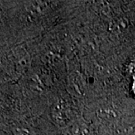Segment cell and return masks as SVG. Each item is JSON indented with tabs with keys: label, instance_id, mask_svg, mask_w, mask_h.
Here are the masks:
<instances>
[{
	"label": "cell",
	"instance_id": "1",
	"mask_svg": "<svg viewBox=\"0 0 135 135\" xmlns=\"http://www.w3.org/2000/svg\"><path fill=\"white\" fill-rule=\"evenodd\" d=\"M129 71L133 74H135V63H131L129 65Z\"/></svg>",
	"mask_w": 135,
	"mask_h": 135
},
{
	"label": "cell",
	"instance_id": "2",
	"mask_svg": "<svg viewBox=\"0 0 135 135\" xmlns=\"http://www.w3.org/2000/svg\"><path fill=\"white\" fill-rule=\"evenodd\" d=\"M132 89H133V92H134V93L135 94V80H134V83H133V85H132Z\"/></svg>",
	"mask_w": 135,
	"mask_h": 135
}]
</instances>
